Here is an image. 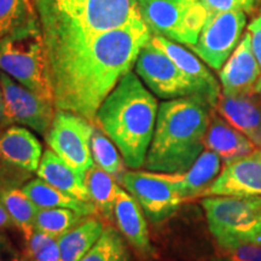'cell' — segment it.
<instances>
[{"label":"cell","mask_w":261,"mask_h":261,"mask_svg":"<svg viewBox=\"0 0 261 261\" xmlns=\"http://www.w3.org/2000/svg\"><path fill=\"white\" fill-rule=\"evenodd\" d=\"M104 228L103 221L93 215L58 237L61 261H80L97 242Z\"/></svg>","instance_id":"cell-23"},{"label":"cell","mask_w":261,"mask_h":261,"mask_svg":"<svg viewBox=\"0 0 261 261\" xmlns=\"http://www.w3.org/2000/svg\"><path fill=\"white\" fill-rule=\"evenodd\" d=\"M121 185L136 198L146 217L155 224L171 218L182 203L167 173L127 171Z\"/></svg>","instance_id":"cell-12"},{"label":"cell","mask_w":261,"mask_h":261,"mask_svg":"<svg viewBox=\"0 0 261 261\" xmlns=\"http://www.w3.org/2000/svg\"><path fill=\"white\" fill-rule=\"evenodd\" d=\"M10 228H16V226L11 217H10L8 210L3 204V202L0 201V232H4V231L10 230Z\"/></svg>","instance_id":"cell-38"},{"label":"cell","mask_w":261,"mask_h":261,"mask_svg":"<svg viewBox=\"0 0 261 261\" xmlns=\"http://www.w3.org/2000/svg\"><path fill=\"white\" fill-rule=\"evenodd\" d=\"M202 2L210 10L211 15L225 11H243L247 15H250L261 6V0H202Z\"/></svg>","instance_id":"cell-32"},{"label":"cell","mask_w":261,"mask_h":261,"mask_svg":"<svg viewBox=\"0 0 261 261\" xmlns=\"http://www.w3.org/2000/svg\"><path fill=\"white\" fill-rule=\"evenodd\" d=\"M150 41L165 52L184 71L185 75L195 84L200 98L204 99L214 109L221 94V86L203 61L196 56L194 52L188 50L184 45L161 35H151Z\"/></svg>","instance_id":"cell-15"},{"label":"cell","mask_w":261,"mask_h":261,"mask_svg":"<svg viewBox=\"0 0 261 261\" xmlns=\"http://www.w3.org/2000/svg\"><path fill=\"white\" fill-rule=\"evenodd\" d=\"M135 70L145 86L162 99L200 97L195 84L165 52L151 44V41L140 50Z\"/></svg>","instance_id":"cell-9"},{"label":"cell","mask_w":261,"mask_h":261,"mask_svg":"<svg viewBox=\"0 0 261 261\" xmlns=\"http://www.w3.org/2000/svg\"><path fill=\"white\" fill-rule=\"evenodd\" d=\"M42 154L41 143L27 127H0V160L5 165L32 174L37 172Z\"/></svg>","instance_id":"cell-16"},{"label":"cell","mask_w":261,"mask_h":261,"mask_svg":"<svg viewBox=\"0 0 261 261\" xmlns=\"http://www.w3.org/2000/svg\"><path fill=\"white\" fill-rule=\"evenodd\" d=\"M248 32H249L250 38H252V47L254 56H255L257 64L260 67L261 71V15L256 16L255 18L248 24ZM261 92V76L259 80V84L256 86V94Z\"/></svg>","instance_id":"cell-35"},{"label":"cell","mask_w":261,"mask_h":261,"mask_svg":"<svg viewBox=\"0 0 261 261\" xmlns=\"http://www.w3.org/2000/svg\"><path fill=\"white\" fill-rule=\"evenodd\" d=\"M260 152H261V149H260Z\"/></svg>","instance_id":"cell-42"},{"label":"cell","mask_w":261,"mask_h":261,"mask_svg":"<svg viewBox=\"0 0 261 261\" xmlns=\"http://www.w3.org/2000/svg\"><path fill=\"white\" fill-rule=\"evenodd\" d=\"M114 220L123 238L142 255L154 256L155 249L150 242V234L144 213L132 195L120 189L114 210Z\"/></svg>","instance_id":"cell-18"},{"label":"cell","mask_w":261,"mask_h":261,"mask_svg":"<svg viewBox=\"0 0 261 261\" xmlns=\"http://www.w3.org/2000/svg\"><path fill=\"white\" fill-rule=\"evenodd\" d=\"M0 86L4 99V126H24L46 136L57 112L55 103L33 92L3 71H0Z\"/></svg>","instance_id":"cell-11"},{"label":"cell","mask_w":261,"mask_h":261,"mask_svg":"<svg viewBox=\"0 0 261 261\" xmlns=\"http://www.w3.org/2000/svg\"><path fill=\"white\" fill-rule=\"evenodd\" d=\"M212 109L204 99L195 96L160 104L144 167L158 173L188 171L205 149Z\"/></svg>","instance_id":"cell-3"},{"label":"cell","mask_w":261,"mask_h":261,"mask_svg":"<svg viewBox=\"0 0 261 261\" xmlns=\"http://www.w3.org/2000/svg\"><path fill=\"white\" fill-rule=\"evenodd\" d=\"M86 218V215L68 208H39L35 218V228L60 237Z\"/></svg>","instance_id":"cell-28"},{"label":"cell","mask_w":261,"mask_h":261,"mask_svg":"<svg viewBox=\"0 0 261 261\" xmlns=\"http://www.w3.org/2000/svg\"><path fill=\"white\" fill-rule=\"evenodd\" d=\"M21 188L38 208H68L86 217L98 215L92 202L81 201L60 189L52 187L40 178L24 182Z\"/></svg>","instance_id":"cell-22"},{"label":"cell","mask_w":261,"mask_h":261,"mask_svg":"<svg viewBox=\"0 0 261 261\" xmlns=\"http://www.w3.org/2000/svg\"><path fill=\"white\" fill-rule=\"evenodd\" d=\"M212 261H228L227 259H215V260H212Z\"/></svg>","instance_id":"cell-40"},{"label":"cell","mask_w":261,"mask_h":261,"mask_svg":"<svg viewBox=\"0 0 261 261\" xmlns=\"http://www.w3.org/2000/svg\"><path fill=\"white\" fill-rule=\"evenodd\" d=\"M260 9H261V6H260Z\"/></svg>","instance_id":"cell-43"},{"label":"cell","mask_w":261,"mask_h":261,"mask_svg":"<svg viewBox=\"0 0 261 261\" xmlns=\"http://www.w3.org/2000/svg\"><path fill=\"white\" fill-rule=\"evenodd\" d=\"M84 179L89 190L91 202L96 207L98 215L108 221H113L115 202L121 189L119 182L109 173L94 163L86 172Z\"/></svg>","instance_id":"cell-24"},{"label":"cell","mask_w":261,"mask_h":261,"mask_svg":"<svg viewBox=\"0 0 261 261\" xmlns=\"http://www.w3.org/2000/svg\"><path fill=\"white\" fill-rule=\"evenodd\" d=\"M4 126V99H3V91L0 86V127Z\"/></svg>","instance_id":"cell-39"},{"label":"cell","mask_w":261,"mask_h":261,"mask_svg":"<svg viewBox=\"0 0 261 261\" xmlns=\"http://www.w3.org/2000/svg\"><path fill=\"white\" fill-rule=\"evenodd\" d=\"M204 146L217 154L224 165L252 154L256 146L242 132L228 123L223 116L212 109L211 121L204 138Z\"/></svg>","instance_id":"cell-19"},{"label":"cell","mask_w":261,"mask_h":261,"mask_svg":"<svg viewBox=\"0 0 261 261\" xmlns=\"http://www.w3.org/2000/svg\"><path fill=\"white\" fill-rule=\"evenodd\" d=\"M151 33L142 17L80 46L48 51V75L57 110L91 122L119 81L135 67Z\"/></svg>","instance_id":"cell-1"},{"label":"cell","mask_w":261,"mask_h":261,"mask_svg":"<svg viewBox=\"0 0 261 261\" xmlns=\"http://www.w3.org/2000/svg\"><path fill=\"white\" fill-rule=\"evenodd\" d=\"M0 261H22L21 253L4 232H0Z\"/></svg>","instance_id":"cell-36"},{"label":"cell","mask_w":261,"mask_h":261,"mask_svg":"<svg viewBox=\"0 0 261 261\" xmlns=\"http://www.w3.org/2000/svg\"><path fill=\"white\" fill-rule=\"evenodd\" d=\"M80 261H129V253L121 234L108 226Z\"/></svg>","instance_id":"cell-29"},{"label":"cell","mask_w":261,"mask_h":261,"mask_svg":"<svg viewBox=\"0 0 261 261\" xmlns=\"http://www.w3.org/2000/svg\"><path fill=\"white\" fill-rule=\"evenodd\" d=\"M221 172V159L211 150H203L188 171L167 173L175 191L184 201L203 196Z\"/></svg>","instance_id":"cell-20"},{"label":"cell","mask_w":261,"mask_h":261,"mask_svg":"<svg viewBox=\"0 0 261 261\" xmlns=\"http://www.w3.org/2000/svg\"><path fill=\"white\" fill-rule=\"evenodd\" d=\"M38 19L33 0H0V39Z\"/></svg>","instance_id":"cell-27"},{"label":"cell","mask_w":261,"mask_h":261,"mask_svg":"<svg viewBox=\"0 0 261 261\" xmlns=\"http://www.w3.org/2000/svg\"><path fill=\"white\" fill-rule=\"evenodd\" d=\"M84 3L85 0H57L54 12L47 17L40 19L41 27L51 23L55 19L70 17V16L76 15Z\"/></svg>","instance_id":"cell-33"},{"label":"cell","mask_w":261,"mask_h":261,"mask_svg":"<svg viewBox=\"0 0 261 261\" xmlns=\"http://www.w3.org/2000/svg\"><path fill=\"white\" fill-rule=\"evenodd\" d=\"M159 103L139 76L128 71L99 107L93 123L113 140L127 167H144Z\"/></svg>","instance_id":"cell-2"},{"label":"cell","mask_w":261,"mask_h":261,"mask_svg":"<svg viewBox=\"0 0 261 261\" xmlns=\"http://www.w3.org/2000/svg\"><path fill=\"white\" fill-rule=\"evenodd\" d=\"M37 8L39 19L47 17L54 12L57 0H33Z\"/></svg>","instance_id":"cell-37"},{"label":"cell","mask_w":261,"mask_h":261,"mask_svg":"<svg viewBox=\"0 0 261 261\" xmlns=\"http://www.w3.org/2000/svg\"><path fill=\"white\" fill-rule=\"evenodd\" d=\"M38 178L81 201L91 202L85 179L51 149L45 150L37 169Z\"/></svg>","instance_id":"cell-21"},{"label":"cell","mask_w":261,"mask_h":261,"mask_svg":"<svg viewBox=\"0 0 261 261\" xmlns=\"http://www.w3.org/2000/svg\"><path fill=\"white\" fill-rule=\"evenodd\" d=\"M260 76L261 71L254 56L252 38L249 32H246L219 70L221 93L227 96L255 94Z\"/></svg>","instance_id":"cell-14"},{"label":"cell","mask_w":261,"mask_h":261,"mask_svg":"<svg viewBox=\"0 0 261 261\" xmlns=\"http://www.w3.org/2000/svg\"><path fill=\"white\" fill-rule=\"evenodd\" d=\"M24 242L28 261H61L58 237L35 228L31 236L24 238Z\"/></svg>","instance_id":"cell-30"},{"label":"cell","mask_w":261,"mask_h":261,"mask_svg":"<svg viewBox=\"0 0 261 261\" xmlns=\"http://www.w3.org/2000/svg\"><path fill=\"white\" fill-rule=\"evenodd\" d=\"M139 17L138 0H85L76 15L55 19L41 29L48 52L85 45Z\"/></svg>","instance_id":"cell-4"},{"label":"cell","mask_w":261,"mask_h":261,"mask_svg":"<svg viewBox=\"0 0 261 261\" xmlns=\"http://www.w3.org/2000/svg\"><path fill=\"white\" fill-rule=\"evenodd\" d=\"M140 16L151 35L191 47L211 12L202 0H138Z\"/></svg>","instance_id":"cell-6"},{"label":"cell","mask_w":261,"mask_h":261,"mask_svg":"<svg viewBox=\"0 0 261 261\" xmlns=\"http://www.w3.org/2000/svg\"><path fill=\"white\" fill-rule=\"evenodd\" d=\"M29 173L10 167L0 160V190L10 187H22Z\"/></svg>","instance_id":"cell-34"},{"label":"cell","mask_w":261,"mask_h":261,"mask_svg":"<svg viewBox=\"0 0 261 261\" xmlns=\"http://www.w3.org/2000/svg\"><path fill=\"white\" fill-rule=\"evenodd\" d=\"M228 261H261V246L242 241H225L218 243Z\"/></svg>","instance_id":"cell-31"},{"label":"cell","mask_w":261,"mask_h":261,"mask_svg":"<svg viewBox=\"0 0 261 261\" xmlns=\"http://www.w3.org/2000/svg\"><path fill=\"white\" fill-rule=\"evenodd\" d=\"M0 201L8 210L16 228L27 238L35 230V218L39 208L19 187H10L0 190Z\"/></svg>","instance_id":"cell-25"},{"label":"cell","mask_w":261,"mask_h":261,"mask_svg":"<svg viewBox=\"0 0 261 261\" xmlns=\"http://www.w3.org/2000/svg\"><path fill=\"white\" fill-rule=\"evenodd\" d=\"M93 128L94 123L86 117L68 110H57L45 136L48 148L84 178L93 165L90 149Z\"/></svg>","instance_id":"cell-8"},{"label":"cell","mask_w":261,"mask_h":261,"mask_svg":"<svg viewBox=\"0 0 261 261\" xmlns=\"http://www.w3.org/2000/svg\"><path fill=\"white\" fill-rule=\"evenodd\" d=\"M259 94H260V99H261V92H260V93H259Z\"/></svg>","instance_id":"cell-41"},{"label":"cell","mask_w":261,"mask_h":261,"mask_svg":"<svg viewBox=\"0 0 261 261\" xmlns=\"http://www.w3.org/2000/svg\"><path fill=\"white\" fill-rule=\"evenodd\" d=\"M210 196H261V152L252 154L225 165L218 178L203 194Z\"/></svg>","instance_id":"cell-13"},{"label":"cell","mask_w":261,"mask_h":261,"mask_svg":"<svg viewBox=\"0 0 261 261\" xmlns=\"http://www.w3.org/2000/svg\"><path fill=\"white\" fill-rule=\"evenodd\" d=\"M247 27V14L225 11L212 14L191 51L208 67L220 70L240 44Z\"/></svg>","instance_id":"cell-10"},{"label":"cell","mask_w":261,"mask_h":261,"mask_svg":"<svg viewBox=\"0 0 261 261\" xmlns=\"http://www.w3.org/2000/svg\"><path fill=\"white\" fill-rule=\"evenodd\" d=\"M0 71L55 103L46 44L39 19L0 39Z\"/></svg>","instance_id":"cell-5"},{"label":"cell","mask_w":261,"mask_h":261,"mask_svg":"<svg viewBox=\"0 0 261 261\" xmlns=\"http://www.w3.org/2000/svg\"><path fill=\"white\" fill-rule=\"evenodd\" d=\"M90 149L94 165L99 166L115 178L119 184H121L123 174L127 172V166L123 161L121 152L114 144L113 140L96 125L91 136Z\"/></svg>","instance_id":"cell-26"},{"label":"cell","mask_w":261,"mask_h":261,"mask_svg":"<svg viewBox=\"0 0 261 261\" xmlns=\"http://www.w3.org/2000/svg\"><path fill=\"white\" fill-rule=\"evenodd\" d=\"M214 109L257 149H261V99L254 94L227 96L221 93Z\"/></svg>","instance_id":"cell-17"},{"label":"cell","mask_w":261,"mask_h":261,"mask_svg":"<svg viewBox=\"0 0 261 261\" xmlns=\"http://www.w3.org/2000/svg\"><path fill=\"white\" fill-rule=\"evenodd\" d=\"M202 207L217 243L234 240L261 246V196H210Z\"/></svg>","instance_id":"cell-7"}]
</instances>
